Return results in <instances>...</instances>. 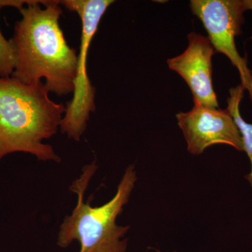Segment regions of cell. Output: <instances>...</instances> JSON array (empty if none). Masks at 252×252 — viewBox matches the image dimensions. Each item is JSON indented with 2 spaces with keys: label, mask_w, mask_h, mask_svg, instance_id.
Listing matches in <instances>:
<instances>
[{
  "label": "cell",
  "mask_w": 252,
  "mask_h": 252,
  "mask_svg": "<svg viewBox=\"0 0 252 252\" xmlns=\"http://www.w3.org/2000/svg\"><path fill=\"white\" fill-rule=\"evenodd\" d=\"M60 4L57 0H31L19 9L22 18L9 41L15 56L11 77L27 85L44 79L50 93L63 96L74 92L78 55L60 27Z\"/></svg>",
  "instance_id": "obj_1"
},
{
  "label": "cell",
  "mask_w": 252,
  "mask_h": 252,
  "mask_svg": "<svg viewBox=\"0 0 252 252\" xmlns=\"http://www.w3.org/2000/svg\"><path fill=\"white\" fill-rule=\"evenodd\" d=\"M49 93L43 82L27 85L0 78V160L23 152L41 161H61L52 146L43 143L57 133L66 110Z\"/></svg>",
  "instance_id": "obj_2"
},
{
  "label": "cell",
  "mask_w": 252,
  "mask_h": 252,
  "mask_svg": "<svg viewBox=\"0 0 252 252\" xmlns=\"http://www.w3.org/2000/svg\"><path fill=\"white\" fill-rule=\"evenodd\" d=\"M97 167L96 160L86 165L71 185L69 189L77 195V204L61 225L58 245L65 248L77 240L80 244L79 252H126L127 241L123 238L130 227L117 225V219L128 203L137 182L135 166L126 168L114 198L103 205L92 207L84 202V193Z\"/></svg>",
  "instance_id": "obj_3"
},
{
  "label": "cell",
  "mask_w": 252,
  "mask_h": 252,
  "mask_svg": "<svg viewBox=\"0 0 252 252\" xmlns=\"http://www.w3.org/2000/svg\"><path fill=\"white\" fill-rule=\"evenodd\" d=\"M114 2L113 0L61 1V4L66 9L77 13L81 21L80 49L77 56L73 97L66 106L60 126L63 134L77 142L87 128L91 113L95 111V88L91 84L88 75V53L102 16Z\"/></svg>",
  "instance_id": "obj_4"
},
{
  "label": "cell",
  "mask_w": 252,
  "mask_h": 252,
  "mask_svg": "<svg viewBox=\"0 0 252 252\" xmlns=\"http://www.w3.org/2000/svg\"><path fill=\"white\" fill-rule=\"evenodd\" d=\"M193 14L203 24L215 52L225 55L240 74L241 85L252 102V72L248 61L239 54L235 39L243 32V0H191Z\"/></svg>",
  "instance_id": "obj_5"
},
{
  "label": "cell",
  "mask_w": 252,
  "mask_h": 252,
  "mask_svg": "<svg viewBox=\"0 0 252 252\" xmlns=\"http://www.w3.org/2000/svg\"><path fill=\"white\" fill-rule=\"evenodd\" d=\"M176 118L192 155H200L215 144H226L244 152L241 135L227 109H210L194 103L191 110L179 113Z\"/></svg>",
  "instance_id": "obj_6"
},
{
  "label": "cell",
  "mask_w": 252,
  "mask_h": 252,
  "mask_svg": "<svg viewBox=\"0 0 252 252\" xmlns=\"http://www.w3.org/2000/svg\"><path fill=\"white\" fill-rule=\"evenodd\" d=\"M183 54L167 60L168 67L183 78L193 96L194 103L218 109L219 102L212 81V56L215 49L206 36L192 32Z\"/></svg>",
  "instance_id": "obj_7"
},
{
  "label": "cell",
  "mask_w": 252,
  "mask_h": 252,
  "mask_svg": "<svg viewBox=\"0 0 252 252\" xmlns=\"http://www.w3.org/2000/svg\"><path fill=\"white\" fill-rule=\"evenodd\" d=\"M244 91L245 89L241 84L230 89V96L227 99L228 107L226 109L234 120L243 140L244 152L248 154L251 162V172L246 175V179L250 182L252 188V124H249L244 120L240 115L239 109L240 102L243 98Z\"/></svg>",
  "instance_id": "obj_8"
},
{
  "label": "cell",
  "mask_w": 252,
  "mask_h": 252,
  "mask_svg": "<svg viewBox=\"0 0 252 252\" xmlns=\"http://www.w3.org/2000/svg\"><path fill=\"white\" fill-rule=\"evenodd\" d=\"M31 0H0V10L11 6L19 10ZM15 67L14 49L10 41L6 40L0 30V78L11 77Z\"/></svg>",
  "instance_id": "obj_9"
},
{
  "label": "cell",
  "mask_w": 252,
  "mask_h": 252,
  "mask_svg": "<svg viewBox=\"0 0 252 252\" xmlns=\"http://www.w3.org/2000/svg\"><path fill=\"white\" fill-rule=\"evenodd\" d=\"M243 2L246 11L247 10H252V0H243Z\"/></svg>",
  "instance_id": "obj_10"
},
{
  "label": "cell",
  "mask_w": 252,
  "mask_h": 252,
  "mask_svg": "<svg viewBox=\"0 0 252 252\" xmlns=\"http://www.w3.org/2000/svg\"><path fill=\"white\" fill-rule=\"evenodd\" d=\"M177 252L175 251V252Z\"/></svg>",
  "instance_id": "obj_11"
}]
</instances>
